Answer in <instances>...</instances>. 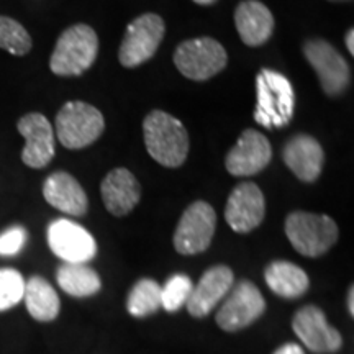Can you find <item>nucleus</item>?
<instances>
[{"instance_id": "obj_24", "label": "nucleus", "mask_w": 354, "mask_h": 354, "mask_svg": "<svg viewBox=\"0 0 354 354\" xmlns=\"http://www.w3.org/2000/svg\"><path fill=\"white\" fill-rule=\"evenodd\" d=\"M161 308V286L153 279H141L133 286L127 300V310L131 317L143 318Z\"/></svg>"}, {"instance_id": "obj_23", "label": "nucleus", "mask_w": 354, "mask_h": 354, "mask_svg": "<svg viewBox=\"0 0 354 354\" xmlns=\"http://www.w3.org/2000/svg\"><path fill=\"white\" fill-rule=\"evenodd\" d=\"M56 281L66 294L73 297L84 299L95 295L100 290L102 281L94 269L87 264H68L59 266L56 272Z\"/></svg>"}, {"instance_id": "obj_14", "label": "nucleus", "mask_w": 354, "mask_h": 354, "mask_svg": "<svg viewBox=\"0 0 354 354\" xmlns=\"http://www.w3.org/2000/svg\"><path fill=\"white\" fill-rule=\"evenodd\" d=\"M266 202L261 189L253 183H241L230 194L225 220L236 233H250L264 220Z\"/></svg>"}, {"instance_id": "obj_7", "label": "nucleus", "mask_w": 354, "mask_h": 354, "mask_svg": "<svg viewBox=\"0 0 354 354\" xmlns=\"http://www.w3.org/2000/svg\"><path fill=\"white\" fill-rule=\"evenodd\" d=\"M258 109L254 118L266 127H281L294 112V92L290 82L274 71H263L258 77Z\"/></svg>"}, {"instance_id": "obj_8", "label": "nucleus", "mask_w": 354, "mask_h": 354, "mask_svg": "<svg viewBox=\"0 0 354 354\" xmlns=\"http://www.w3.org/2000/svg\"><path fill=\"white\" fill-rule=\"evenodd\" d=\"M165 21L156 13H145L133 20L128 25L118 53L120 63L125 68H135L151 59L165 38Z\"/></svg>"}, {"instance_id": "obj_11", "label": "nucleus", "mask_w": 354, "mask_h": 354, "mask_svg": "<svg viewBox=\"0 0 354 354\" xmlns=\"http://www.w3.org/2000/svg\"><path fill=\"white\" fill-rule=\"evenodd\" d=\"M304 55L315 69L323 91L336 97L346 91L349 84V66L346 59L325 39H312L304 46Z\"/></svg>"}, {"instance_id": "obj_29", "label": "nucleus", "mask_w": 354, "mask_h": 354, "mask_svg": "<svg viewBox=\"0 0 354 354\" xmlns=\"http://www.w3.org/2000/svg\"><path fill=\"white\" fill-rule=\"evenodd\" d=\"M272 354H305V351L297 343H286L281 348H277Z\"/></svg>"}, {"instance_id": "obj_16", "label": "nucleus", "mask_w": 354, "mask_h": 354, "mask_svg": "<svg viewBox=\"0 0 354 354\" xmlns=\"http://www.w3.org/2000/svg\"><path fill=\"white\" fill-rule=\"evenodd\" d=\"M233 271L228 266H214L203 272L197 286L192 287L185 307L187 312L196 318L207 317L216 307L220 300L227 297L233 287Z\"/></svg>"}, {"instance_id": "obj_10", "label": "nucleus", "mask_w": 354, "mask_h": 354, "mask_svg": "<svg viewBox=\"0 0 354 354\" xmlns=\"http://www.w3.org/2000/svg\"><path fill=\"white\" fill-rule=\"evenodd\" d=\"M48 245L57 258L68 264H87L97 254V243L76 221L55 220L48 227Z\"/></svg>"}, {"instance_id": "obj_12", "label": "nucleus", "mask_w": 354, "mask_h": 354, "mask_svg": "<svg viewBox=\"0 0 354 354\" xmlns=\"http://www.w3.org/2000/svg\"><path fill=\"white\" fill-rule=\"evenodd\" d=\"M292 330L312 353H336L343 346V336L326 322L325 313L317 305H305L292 318Z\"/></svg>"}, {"instance_id": "obj_31", "label": "nucleus", "mask_w": 354, "mask_h": 354, "mask_svg": "<svg viewBox=\"0 0 354 354\" xmlns=\"http://www.w3.org/2000/svg\"><path fill=\"white\" fill-rule=\"evenodd\" d=\"M348 310H349V315L354 317V287H349L348 292Z\"/></svg>"}, {"instance_id": "obj_28", "label": "nucleus", "mask_w": 354, "mask_h": 354, "mask_svg": "<svg viewBox=\"0 0 354 354\" xmlns=\"http://www.w3.org/2000/svg\"><path fill=\"white\" fill-rule=\"evenodd\" d=\"M28 240V233L24 227L15 225V227L7 228L6 232L0 233V256H17L24 250Z\"/></svg>"}, {"instance_id": "obj_22", "label": "nucleus", "mask_w": 354, "mask_h": 354, "mask_svg": "<svg viewBox=\"0 0 354 354\" xmlns=\"http://www.w3.org/2000/svg\"><path fill=\"white\" fill-rule=\"evenodd\" d=\"M24 302L30 315L38 322H53L59 315L61 302L55 287L39 276L30 277L25 282Z\"/></svg>"}, {"instance_id": "obj_20", "label": "nucleus", "mask_w": 354, "mask_h": 354, "mask_svg": "<svg viewBox=\"0 0 354 354\" xmlns=\"http://www.w3.org/2000/svg\"><path fill=\"white\" fill-rule=\"evenodd\" d=\"M234 24L243 43L248 46H261L271 38L274 17L264 3L258 0H245L236 7Z\"/></svg>"}, {"instance_id": "obj_27", "label": "nucleus", "mask_w": 354, "mask_h": 354, "mask_svg": "<svg viewBox=\"0 0 354 354\" xmlns=\"http://www.w3.org/2000/svg\"><path fill=\"white\" fill-rule=\"evenodd\" d=\"M25 279L17 269L0 268V312L15 307L24 300Z\"/></svg>"}, {"instance_id": "obj_5", "label": "nucleus", "mask_w": 354, "mask_h": 354, "mask_svg": "<svg viewBox=\"0 0 354 354\" xmlns=\"http://www.w3.org/2000/svg\"><path fill=\"white\" fill-rule=\"evenodd\" d=\"M227 51L214 38L203 37L184 41L174 53V64L187 79L207 81L227 66Z\"/></svg>"}, {"instance_id": "obj_13", "label": "nucleus", "mask_w": 354, "mask_h": 354, "mask_svg": "<svg viewBox=\"0 0 354 354\" xmlns=\"http://www.w3.org/2000/svg\"><path fill=\"white\" fill-rule=\"evenodd\" d=\"M20 135L25 138V148L21 159L28 167L43 169L55 158V131L51 123L41 113H26L20 118Z\"/></svg>"}, {"instance_id": "obj_26", "label": "nucleus", "mask_w": 354, "mask_h": 354, "mask_svg": "<svg viewBox=\"0 0 354 354\" xmlns=\"http://www.w3.org/2000/svg\"><path fill=\"white\" fill-rule=\"evenodd\" d=\"M192 281L185 274H174L166 281L165 287H161V307L166 312H177L187 302L190 292H192Z\"/></svg>"}, {"instance_id": "obj_3", "label": "nucleus", "mask_w": 354, "mask_h": 354, "mask_svg": "<svg viewBox=\"0 0 354 354\" xmlns=\"http://www.w3.org/2000/svg\"><path fill=\"white\" fill-rule=\"evenodd\" d=\"M286 234L302 256L318 258L338 240V227L328 215L294 212L286 220Z\"/></svg>"}, {"instance_id": "obj_2", "label": "nucleus", "mask_w": 354, "mask_h": 354, "mask_svg": "<svg viewBox=\"0 0 354 354\" xmlns=\"http://www.w3.org/2000/svg\"><path fill=\"white\" fill-rule=\"evenodd\" d=\"M99 38L88 25L71 26L57 39L50 68L56 76H79L94 64Z\"/></svg>"}, {"instance_id": "obj_18", "label": "nucleus", "mask_w": 354, "mask_h": 354, "mask_svg": "<svg viewBox=\"0 0 354 354\" xmlns=\"http://www.w3.org/2000/svg\"><path fill=\"white\" fill-rule=\"evenodd\" d=\"M141 187L136 177L125 167H117L105 176L102 183V198L110 214L123 216L140 202Z\"/></svg>"}, {"instance_id": "obj_9", "label": "nucleus", "mask_w": 354, "mask_h": 354, "mask_svg": "<svg viewBox=\"0 0 354 354\" xmlns=\"http://www.w3.org/2000/svg\"><path fill=\"white\" fill-rule=\"evenodd\" d=\"M216 228V215L207 202H194L187 207L174 233V248L184 256L198 254L210 246Z\"/></svg>"}, {"instance_id": "obj_4", "label": "nucleus", "mask_w": 354, "mask_h": 354, "mask_svg": "<svg viewBox=\"0 0 354 354\" xmlns=\"http://www.w3.org/2000/svg\"><path fill=\"white\" fill-rule=\"evenodd\" d=\"M102 113L86 102H68L56 115V135L64 148L81 149L92 145L104 131Z\"/></svg>"}, {"instance_id": "obj_19", "label": "nucleus", "mask_w": 354, "mask_h": 354, "mask_svg": "<svg viewBox=\"0 0 354 354\" xmlns=\"http://www.w3.org/2000/svg\"><path fill=\"white\" fill-rule=\"evenodd\" d=\"M43 196L55 209L73 216L86 215L88 201L86 190L68 172H55L44 180Z\"/></svg>"}, {"instance_id": "obj_30", "label": "nucleus", "mask_w": 354, "mask_h": 354, "mask_svg": "<svg viewBox=\"0 0 354 354\" xmlns=\"http://www.w3.org/2000/svg\"><path fill=\"white\" fill-rule=\"evenodd\" d=\"M344 41H346L349 55H354V43H353L354 41V30L353 28L346 33V38H344Z\"/></svg>"}, {"instance_id": "obj_32", "label": "nucleus", "mask_w": 354, "mask_h": 354, "mask_svg": "<svg viewBox=\"0 0 354 354\" xmlns=\"http://www.w3.org/2000/svg\"><path fill=\"white\" fill-rule=\"evenodd\" d=\"M194 2L198 3V6H212V3H215L216 0H194Z\"/></svg>"}, {"instance_id": "obj_25", "label": "nucleus", "mask_w": 354, "mask_h": 354, "mask_svg": "<svg viewBox=\"0 0 354 354\" xmlns=\"http://www.w3.org/2000/svg\"><path fill=\"white\" fill-rule=\"evenodd\" d=\"M0 48L15 56H24L32 50V38L24 25L0 15Z\"/></svg>"}, {"instance_id": "obj_1", "label": "nucleus", "mask_w": 354, "mask_h": 354, "mask_svg": "<svg viewBox=\"0 0 354 354\" xmlns=\"http://www.w3.org/2000/svg\"><path fill=\"white\" fill-rule=\"evenodd\" d=\"M145 145L149 156L166 167L184 165L189 153V135L183 122L172 115L154 110L143 123Z\"/></svg>"}, {"instance_id": "obj_15", "label": "nucleus", "mask_w": 354, "mask_h": 354, "mask_svg": "<svg viewBox=\"0 0 354 354\" xmlns=\"http://www.w3.org/2000/svg\"><path fill=\"white\" fill-rule=\"evenodd\" d=\"M272 148L269 140L256 130H245L227 154V171L238 177L254 176L271 162Z\"/></svg>"}, {"instance_id": "obj_21", "label": "nucleus", "mask_w": 354, "mask_h": 354, "mask_svg": "<svg viewBox=\"0 0 354 354\" xmlns=\"http://www.w3.org/2000/svg\"><path fill=\"white\" fill-rule=\"evenodd\" d=\"M264 279L274 294L289 300L302 297L310 287L307 272L289 261H274L269 264L264 271Z\"/></svg>"}, {"instance_id": "obj_17", "label": "nucleus", "mask_w": 354, "mask_h": 354, "mask_svg": "<svg viewBox=\"0 0 354 354\" xmlns=\"http://www.w3.org/2000/svg\"><path fill=\"white\" fill-rule=\"evenodd\" d=\"M282 156L287 167L304 183L317 180L325 161V153L320 143L308 135L294 136L286 145Z\"/></svg>"}, {"instance_id": "obj_6", "label": "nucleus", "mask_w": 354, "mask_h": 354, "mask_svg": "<svg viewBox=\"0 0 354 354\" xmlns=\"http://www.w3.org/2000/svg\"><path fill=\"white\" fill-rule=\"evenodd\" d=\"M266 300L261 290L250 281H240L227 294L223 305L216 312V325L223 331L245 330L263 315Z\"/></svg>"}]
</instances>
